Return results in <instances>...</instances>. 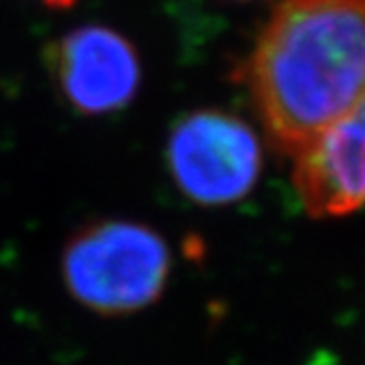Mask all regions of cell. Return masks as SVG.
<instances>
[{
  "instance_id": "1",
  "label": "cell",
  "mask_w": 365,
  "mask_h": 365,
  "mask_svg": "<svg viewBox=\"0 0 365 365\" xmlns=\"http://www.w3.org/2000/svg\"><path fill=\"white\" fill-rule=\"evenodd\" d=\"M363 0H279L240 68L275 150L295 154L363 106Z\"/></svg>"
},
{
  "instance_id": "2",
  "label": "cell",
  "mask_w": 365,
  "mask_h": 365,
  "mask_svg": "<svg viewBox=\"0 0 365 365\" xmlns=\"http://www.w3.org/2000/svg\"><path fill=\"white\" fill-rule=\"evenodd\" d=\"M172 251L159 231L133 220H97L73 233L62 253L68 293L99 315H130L159 299Z\"/></svg>"
},
{
  "instance_id": "3",
  "label": "cell",
  "mask_w": 365,
  "mask_h": 365,
  "mask_svg": "<svg viewBox=\"0 0 365 365\" xmlns=\"http://www.w3.org/2000/svg\"><path fill=\"white\" fill-rule=\"evenodd\" d=\"M168 165L176 187L200 205L242 200L262 172L253 128L227 110L182 115L170 133Z\"/></svg>"
},
{
  "instance_id": "4",
  "label": "cell",
  "mask_w": 365,
  "mask_h": 365,
  "mask_svg": "<svg viewBox=\"0 0 365 365\" xmlns=\"http://www.w3.org/2000/svg\"><path fill=\"white\" fill-rule=\"evenodd\" d=\"M46 66L66 103L82 115L125 108L141 84V62L128 38L86 24L46 46Z\"/></svg>"
},
{
  "instance_id": "5",
  "label": "cell",
  "mask_w": 365,
  "mask_h": 365,
  "mask_svg": "<svg viewBox=\"0 0 365 365\" xmlns=\"http://www.w3.org/2000/svg\"><path fill=\"white\" fill-rule=\"evenodd\" d=\"M363 106L293 154V187L310 218H344L363 202Z\"/></svg>"
},
{
  "instance_id": "6",
  "label": "cell",
  "mask_w": 365,
  "mask_h": 365,
  "mask_svg": "<svg viewBox=\"0 0 365 365\" xmlns=\"http://www.w3.org/2000/svg\"><path fill=\"white\" fill-rule=\"evenodd\" d=\"M44 7H51V9H68L75 5V0H38Z\"/></svg>"
}]
</instances>
